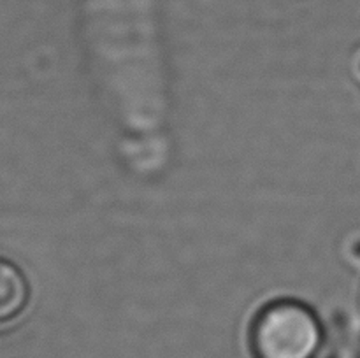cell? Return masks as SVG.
Segmentation results:
<instances>
[{"label":"cell","instance_id":"1","mask_svg":"<svg viewBox=\"0 0 360 358\" xmlns=\"http://www.w3.org/2000/svg\"><path fill=\"white\" fill-rule=\"evenodd\" d=\"M322 340L323 330L315 312L294 300L266 305L250 329L255 358H313Z\"/></svg>","mask_w":360,"mask_h":358},{"label":"cell","instance_id":"2","mask_svg":"<svg viewBox=\"0 0 360 358\" xmlns=\"http://www.w3.org/2000/svg\"><path fill=\"white\" fill-rule=\"evenodd\" d=\"M30 304V284L23 270L0 255V329L16 321Z\"/></svg>","mask_w":360,"mask_h":358}]
</instances>
